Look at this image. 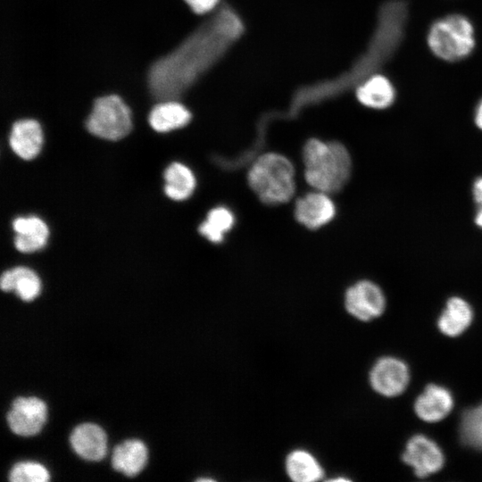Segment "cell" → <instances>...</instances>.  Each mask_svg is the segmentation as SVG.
<instances>
[{"mask_svg": "<svg viewBox=\"0 0 482 482\" xmlns=\"http://www.w3.org/2000/svg\"><path fill=\"white\" fill-rule=\"evenodd\" d=\"M303 160L304 179L315 190L336 193L350 178L351 156L345 146L338 142L310 139L303 146Z\"/></svg>", "mask_w": 482, "mask_h": 482, "instance_id": "6da1fadb", "label": "cell"}, {"mask_svg": "<svg viewBox=\"0 0 482 482\" xmlns=\"http://www.w3.org/2000/svg\"><path fill=\"white\" fill-rule=\"evenodd\" d=\"M247 180L250 187L267 204L288 202L295 191V169L284 155L267 153L252 164Z\"/></svg>", "mask_w": 482, "mask_h": 482, "instance_id": "7a4b0ae2", "label": "cell"}, {"mask_svg": "<svg viewBox=\"0 0 482 482\" xmlns=\"http://www.w3.org/2000/svg\"><path fill=\"white\" fill-rule=\"evenodd\" d=\"M427 41L437 58L447 62L459 61L470 55L475 47L474 28L463 15H447L431 25Z\"/></svg>", "mask_w": 482, "mask_h": 482, "instance_id": "3957f363", "label": "cell"}, {"mask_svg": "<svg viewBox=\"0 0 482 482\" xmlns=\"http://www.w3.org/2000/svg\"><path fill=\"white\" fill-rule=\"evenodd\" d=\"M86 127L89 133L97 137L120 140L131 130L130 110L118 96L98 97L87 117Z\"/></svg>", "mask_w": 482, "mask_h": 482, "instance_id": "277c9868", "label": "cell"}, {"mask_svg": "<svg viewBox=\"0 0 482 482\" xmlns=\"http://www.w3.org/2000/svg\"><path fill=\"white\" fill-rule=\"evenodd\" d=\"M345 303L350 314L361 320L368 321L383 313L386 298L377 284L370 280H362L347 289Z\"/></svg>", "mask_w": 482, "mask_h": 482, "instance_id": "5b68a950", "label": "cell"}, {"mask_svg": "<svg viewBox=\"0 0 482 482\" xmlns=\"http://www.w3.org/2000/svg\"><path fill=\"white\" fill-rule=\"evenodd\" d=\"M402 459L413 469L415 475L420 478L439 471L445 461L440 447L423 435H415L409 439Z\"/></svg>", "mask_w": 482, "mask_h": 482, "instance_id": "8992f818", "label": "cell"}, {"mask_svg": "<svg viewBox=\"0 0 482 482\" xmlns=\"http://www.w3.org/2000/svg\"><path fill=\"white\" fill-rule=\"evenodd\" d=\"M46 417V403L39 398L17 397L7 413L11 430L20 436H32L40 431Z\"/></svg>", "mask_w": 482, "mask_h": 482, "instance_id": "52a82bcc", "label": "cell"}, {"mask_svg": "<svg viewBox=\"0 0 482 482\" xmlns=\"http://www.w3.org/2000/svg\"><path fill=\"white\" fill-rule=\"evenodd\" d=\"M410 373L407 365L394 357H383L372 367L370 385L378 394L393 397L401 395L407 387Z\"/></svg>", "mask_w": 482, "mask_h": 482, "instance_id": "ba28073f", "label": "cell"}, {"mask_svg": "<svg viewBox=\"0 0 482 482\" xmlns=\"http://www.w3.org/2000/svg\"><path fill=\"white\" fill-rule=\"evenodd\" d=\"M336 214V206L329 194L315 190L298 198L295 205L297 221L310 229L328 224Z\"/></svg>", "mask_w": 482, "mask_h": 482, "instance_id": "9c48e42d", "label": "cell"}, {"mask_svg": "<svg viewBox=\"0 0 482 482\" xmlns=\"http://www.w3.org/2000/svg\"><path fill=\"white\" fill-rule=\"evenodd\" d=\"M44 135L41 125L34 119L15 121L11 129L9 145L20 158L29 161L41 152Z\"/></svg>", "mask_w": 482, "mask_h": 482, "instance_id": "30bf717a", "label": "cell"}, {"mask_svg": "<svg viewBox=\"0 0 482 482\" xmlns=\"http://www.w3.org/2000/svg\"><path fill=\"white\" fill-rule=\"evenodd\" d=\"M12 229L15 232L14 245L21 253L39 251L46 246L49 238L47 224L35 215L14 219Z\"/></svg>", "mask_w": 482, "mask_h": 482, "instance_id": "8fae6325", "label": "cell"}, {"mask_svg": "<svg viewBox=\"0 0 482 482\" xmlns=\"http://www.w3.org/2000/svg\"><path fill=\"white\" fill-rule=\"evenodd\" d=\"M453 396L448 389L436 384L428 385L414 403L418 417L427 422H437L452 411Z\"/></svg>", "mask_w": 482, "mask_h": 482, "instance_id": "7c38bea8", "label": "cell"}, {"mask_svg": "<svg viewBox=\"0 0 482 482\" xmlns=\"http://www.w3.org/2000/svg\"><path fill=\"white\" fill-rule=\"evenodd\" d=\"M70 441L75 453L88 461H99L106 453V435L97 425L83 423L71 432Z\"/></svg>", "mask_w": 482, "mask_h": 482, "instance_id": "4fadbf2b", "label": "cell"}, {"mask_svg": "<svg viewBox=\"0 0 482 482\" xmlns=\"http://www.w3.org/2000/svg\"><path fill=\"white\" fill-rule=\"evenodd\" d=\"M356 96L364 106L382 110L394 103L395 90L392 82L386 76L372 74L358 86Z\"/></svg>", "mask_w": 482, "mask_h": 482, "instance_id": "5bb4252c", "label": "cell"}, {"mask_svg": "<svg viewBox=\"0 0 482 482\" xmlns=\"http://www.w3.org/2000/svg\"><path fill=\"white\" fill-rule=\"evenodd\" d=\"M191 120V113L182 104L167 100L154 105L151 110L148 121L157 132H169L186 126Z\"/></svg>", "mask_w": 482, "mask_h": 482, "instance_id": "9a60e30c", "label": "cell"}, {"mask_svg": "<svg viewBox=\"0 0 482 482\" xmlns=\"http://www.w3.org/2000/svg\"><path fill=\"white\" fill-rule=\"evenodd\" d=\"M473 312L470 305L462 298L453 296L448 299L445 308L437 320L439 330L448 337H457L470 325Z\"/></svg>", "mask_w": 482, "mask_h": 482, "instance_id": "2e32d148", "label": "cell"}, {"mask_svg": "<svg viewBox=\"0 0 482 482\" xmlns=\"http://www.w3.org/2000/svg\"><path fill=\"white\" fill-rule=\"evenodd\" d=\"M0 286L4 292H15L23 301L33 300L41 289L40 279L37 273L23 266H18L3 272Z\"/></svg>", "mask_w": 482, "mask_h": 482, "instance_id": "e0dca14e", "label": "cell"}, {"mask_svg": "<svg viewBox=\"0 0 482 482\" xmlns=\"http://www.w3.org/2000/svg\"><path fill=\"white\" fill-rule=\"evenodd\" d=\"M147 451L140 440H126L115 446L112 456L114 470L131 477L137 474L145 466Z\"/></svg>", "mask_w": 482, "mask_h": 482, "instance_id": "ac0fdd59", "label": "cell"}, {"mask_svg": "<svg viewBox=\"0 0 482 482\" xmlns=\"http://www.w3.org/2000/svg\"><path fill=\"white\" fill-rule=\"evenodd\" d=\"M164 192L174 201H184L189 198L195 188V177L187 165L174 162L164 171Z\"/></svg>", "mask_w": 482, "mask_h": 482, "instance_id": "d6986e66", "label": "cell"}, {"mask_svg": "<svg viewBox=\"0 0 482 482\" xmlns=\"http://www.w3.org/2000/svg\"><path fill=\"white\" fill-rule=\"evenodd\" d=\"M288 476L297 482H312L321 478L322 469L315 458L307 452L295 451L287 460Z\"/></svg>", "mask_w": 482, "mask_h": 482, "instance_id": "ffe728a7", "label": "cell"}, {"mask_svg": "<svg viewBox=\"0 0 482 482\" xmlns=\"http://www.w3.org/2000/svg\"><path fill=\"white\" fill-rule=\"evenodd\" d=\"M234 222L233 212L227 207L218 206L207 213L206 219L199 226V233L212 243H220Z\"/></svg>", "mask_w": 482, "mask_h": 482, "instance_id": "44dd1931", "label": "cell"}, {"mask_svg": "<svg viewBox=\"0 0 482 482\" xmlns=\"http://www.w3.org/2000/svg\"><path fill=\"white\" fill-rule=\"evenodd\" d=\"M460 436L463 445L482 450V403L462 412Z\"/></svg>", "mask_w": 482, "mask_h": 482, "instance_id": "7402d4cb", "label": "cell"}, {"mask_svg": "<svg viewBox=\"0 0 482 482\" xmlns=\"http://www.w3.org/2000/svg\"><path fill=\"white\" fill-rule=\"evenodd\" d=\"M9 479L12 482H46L49 479V474L39 463L18 462L10 470Z\"/></svg>", "mask_w": 482, "mask_h": 482, "instance_id": "603a6c76", "label": "cell"}, {"mask_svg": "<svg viewBox=\"0 0 482 482\" xmlns=\"http://www.w3.org/2000/svg\"><path fill=\"white\" fill-rule=\"evenodd\" d=\"M185 2L195 13L203 14L212 10L219 0H185Z\"/></svg>", "mask_w": 482, "mask_h": 482, "instance_id": "cb8c5ba5", "label": "cell"}, {"mask_svg": "<svg viewBox=\"0 0 482 482\" xmlns=\"http://www.w3.org/2000/svg\"><path fill=\"white\" fill-rule=\"evenodd\" d=\"M473 196L476 203L482 206V177L478 178L473 185Z\"/></svg>", "mask_w": 482, "mask_h": 482, "instance_id": "d4e9b609", "label": "cell"}, {"mask_svg": "<svg viewBox=\"0 0 482 482\" xmlns=\"http://www.w3.org/2000/svg\"><path fill=\"white\" fill-rule=\"evenodd\" d=\"M474 121L476 126L482 130V99L475 110Z\"/></svg>", "mask_w": 482, "mask_h": 482, "instance_id": "484cf974", "label": "cell"}, {"mask_svg": "<svg viewBox=\"0 0 482 482\" xmlns=\"http://www.w3.org/2000/svg\"><path fill=\"white\" fill-rule=\"evenodd\" d=\"M475 222L476 224L482 229V206L478 211L476 216H475Z\"/></svg>", "mask_w": 482, "mask_h": 482, "instance_id": "4316f807", "label": "cell"}]
</instances>
